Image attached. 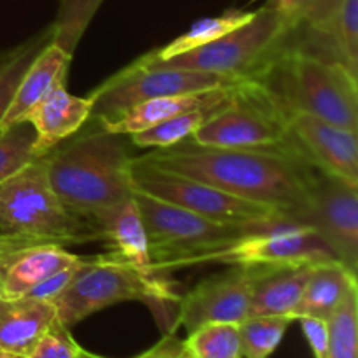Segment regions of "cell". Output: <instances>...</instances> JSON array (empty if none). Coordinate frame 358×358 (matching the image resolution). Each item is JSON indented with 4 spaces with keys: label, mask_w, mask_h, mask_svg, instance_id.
I'll return each instance as SVG.
<instances>
[{
    "label": "cell",
    "mask_w": 358,
    "mask_h": 358,
    "mask_svg": "<svg viewBox=\"0 0 358 358\" xmlns=\"http://www.w3.org/2000/svg\"><path fill=\"white\" fill-rule=\"evenodd\" d=\"M157 170L194 178L241 199L271 206L304 226L310 210L315 168L296 152L222 149L192 140L154 149L136 157Z\"/></svg>",
    "instance_id": "cell-1"
},
{
    "label": "cell",
    "mask_w": 358,
    "mask_h": 358,
    "mask_svg": "<svg viewBox=\"0 0 358 358\" xmlns=\"http://www.w3.org/2000/svg\"><path fill=\"white\" fill-rule=\"evenodd\" d=\"M48 178L62 205L90 222L101 210L131 198L133 156L122 135L87 133L45 156Z\"/></svg>",
    "instance_id": "cell-2"
},
{
    "label": "cell",
    "mask_w": 358,
    "mask_h": 358,
    "mask_svg": "<svg viewBox=\"0 0 358 358\" xmlns=\"http://www.w3.org/2000/svg\"><path fill=\"white\" fill-rule=\"evenodd\" d=\"M357 79L343 63L297 45L292 34L254 77L271 93L285 114L306 112L353 131H358Z\"/></svg>",
    "instance_id": "cell-3"
},
{
    "label": "cell",
    "mask_w": 358,
    "mask_h": 358,
    "mask_svg": "<svg viewBox=\"0 0 358 358\" xmlns=\"http://www.w3.org/2000/svg\"><path fill=\"white\" fill-rule=\"evenodd\" d=\"M168 276L145 275L114 252L86 257L72 282L52 301L56 318L70 329L93 313L126 301L168 310L180 297Z\"/></svg>",
    "instance_id": "cell-4"
},
{
    "label": "cell",
    "mask_w": 358,
    "mask_h": 358,
    "mask_svg": "<svg viewBox=\"0 0 358 358\" xmlns=\"http://www.w3.org/2000/svg\"><path fill=\"white\" fill-rule=\"evenodd\" d=\"M0 233L65 247L101 240L94 224L62 205L49 184L45 156L30 161L0 184Z\"/></svg>",
    "instance_id": "cell-5"
},
{
    "label": "cell",
    "mask_w": 358,
    "mask_h": 358,
    "mask_svg": "<svg viewBox=\"0 0 358 358\" xmlns=\"http://www.w3.org/2000/svg\"><path fill=\"white\" fill-rule=\"evenodd\" d=\"M145 224L152 268L161 275H171L180 259L198 252L224 247L248 234L294 222L233 224L208 219L145 192H133Z\"/></svg>",
    "instance_id": "cell-6"
},
{
    "label": "cell",
    "mask_w": 358,
    "mask_h": 358,
    "mask_svg": "<svg viewBox=\"0 0 358 358\" xmlns=\"http://www.w3.org/2000/svg\"><path fill=\"white\" fill-rule=\"evenodd\" d=\"M290 27L285 17L273 6L266 3L255 10L252 20L224 37L201 45L194 51L157 62L149 55H143L149 62L173 69L198 70L222 76L233 83L254 79L273 59V56L285 45Z\"/></svg>",
    "instance_id": "cell-7"
},
{
    "label": "cell",
    "mask_w": 358,
    "mask_h": 358,
    "mask_svg": "<svg viewBox=\"0 0 358 358\" xmlns=\"http://www.w3.org/2000/svg\"><path fill=\"white\" fill-rule=\"evenodd\" d=\"M192 142L222 149L296 152L287 133L285 112L261 83L240 80L215 115L192 135Z\"/></svg>",
    "instance_id": "cell-8"
},
{
    "label": "cell",
    "mask_w": 358,
    "mask_h": 358,
    "mask_svg": "<svg viewBox=\"0 0 358 358\" xmlns=\"http://www.w3.org/2000/svg\"><path fill=\"white\" fill-rule=\"evenodd\" d=\"M236 84L222 76L198 70L173 69L149 62L145 56L108 77L91 93L93 114L100 124L114 121L117 115L147 100L173 94L199 93Z\"/></svg>",
    "instance_id": "cell-9"
},
{
    "label": "cell",
    "mask_w": 358,
    "mask_h": 358,
    "mask_svg": "<svg viewBox=\"0 0 358 358\" xmlns=\"http://www.w3.org/2000/svg\"><path fill=\"white\" fill-rule=\"evenodd\" d=\"M133 185L136 191L220 222H292L271 206L241 199L194 178L157 170L136 157H133Z\"/></svg>",
    "instance_id": "cell-10"
},
{
    "label": "cell",
    "mask_w": 358,
    "mask_h": 358,
    "mask_svg": "<svg viewBox=\"0 0 358 358\" xmlns=\"http://www.w3.org/2000/svg\"><path fill=\"white\" fill-rule=\"evenodd\" d=\"M329 259H336V255L332 254L324 238L317 233V229L299 224H282L248 234L224 247L187 255L175 264V269L203 264H315Z\"/></svg>",
    "instance_id": "cell-11"
},
{
    "label": "cell",
    "mask_w": 358,
    "mask_h": 358,
    "mask_svg": "<svg viewBox=\"0 0 358 358\" xmlns=\"http://www.w3.org/2000/svg\"><path fill=\"white\" fill-rule=\"evenodd\" d=\"M250 290V266H229L226 271L201 280L178 297L177 317L168 332L184 327L189 334L208 324L240 325L248 318Z\"/></svg>",
    "instance_id": "cell-12"
},
{
    "label": "cell",
    "mask_w": 358,
    "mask_h": 358,
    "mask_svg": "<svg viewBox=\"0 0 358 358\" xmlns=\"http://www.w3.org/2000/svg\"><path fill=\"white\" fill-rule=\"evenodd\" d=\"M304 226L324 238L338 261L358 268V187L315 170L310 210Z\"/></svg>",
    "instance_id": "cell-13"
},
{
    "label": "cell",
    "mask_w": 358,
    "mask_h": 358,
    "mask_svg": "<svg viewBox=\"0 0 358 358\" xmlns=\"http://www.w3.org/2000/svg\"><path fill=\"white\" fill-rule=\"evenodd\" d=\"M292 149L311 168L358 187V136L306 112H287Z\"/></svg>",
    "instance_id": "cell-14"
},
{
    "label": "cell",
    "mask_w": 358,
    "mask_h": 358,
    "mask_svg": "<svg viewBox=\"0 0 358 358\" xmlns=\"http://www.w3.org/2000/svg\"><path fill=\"white\" fill-rule=\"evenodd\" d=\"M80 257L55 241L17 238L0 248V297H24L35 285Z\"/></svg>",
    "instance_id": "cell-15"
},
{
    "label": "cell",
    "mask_w": 358,
    "mask_h": 358,
    "mask_svg": "<svg viewBox=\"0 0 358 358\" xmlns=\"http://www.w3.org/2000/svg\"><path fill=\"white\" fill-rule=\"evenodd\" d=\"M93 114V98L73 96L66 86L52 90L28 115L27 122L34 128V156L44 157L66 138L79 131Z\"/></svg>",
    "instance_id": "cell-16"
},
{
    "label": "cell",
    "mask_w": 358,
    "mask_h": 358,
    "mask_svg": "<svg viewBox=\"0 0 358 358\" xmlns=\"http://www.w3.org/2000/svg\"><path fill=\"white\" fill-rule=\"evenodd\" d=\"M315 264L250 266L252 290L248 317L294 318V311L303 297L308 276Z\"/></svg>",
    "instance_id": "cell-17"
},
{
    "label": "cell",
    "mask_w": 358,
    "mask_h": 358,
    "mask_svg": "<svg viewBox=\"0 0 358 358\" xmlns=\"http://www.w3.org/2000/svg\"><path fill=\"white\" fill-rule=\"evenodd\" d=\"M72 55L59 48L55 42H49L37 56L27 72L17 83L9 107L3 114L0 131L13 128L20 122H27L28 115L35 107L58 86H63L69 72Z\"/></svg>",
    "instance_id": "cell-18"
},
{
    "label": "cell",
    "mask_w": 358,
    "mask_h": 358,
    "mask_svg": "<svg viewBox=\"0 0 358 358\" xmlns=\"http://www.w3.org/2000/svg\"><path fill=\"white\" fill-rule=\"evenodd\" d=\"M90 222L100 231L101 240L110 245V252L122 261L145 275H161L152 268L149 238L135 196L101 210Z\"/></svg>",
    "instance_id": "cell-19"
},
{
    "label": "cell",
    "mask_w": 358,
    "mask_h": 358,
    "mask_svg": "<svg viewBox=\"0 0 358 358\" xmlns=\"http://www.w3.org/2000/svg\"><path fill=\"white\" fill-rule=\"evenodd\" d=\"M233 86L234 84H229V86L199 91V93L173 94V96H161L154 98V100H147L143 103L135 105V107L122 112L114 121L103 122V124H100V128H103L108 133H114V135H135V133L152 128V126L168 121V119L175 117L178 114H184L187 110L206 107V105L224 103L229 98Z\"/></svg>",
    "instance_id": "cell-20"
},
{
    "label": "cell",
    "mask_w": 358,
    "mask_h": 358,
    "mask_svg": "<svg viewBox=\"0 0 358 358\" xmlns=\"http://www.w3.org/2000/svg\"><path fill=\"white\" fill-rule=\"evenodd\" d=\"M56 318L52 303L31 297H0V350L27 357Z\"/></svg>",
    "instance_id": "cell-21"
},
{
    "label": "cell",
    "mask_w": 358,
    "mask_h": 358,
    "mask_svg": "<svg viewBox=\"0 0 358 358\" xmlns=\"http://www.w3.org/2000/svg\"><path fill=\"white\" fill-rule=\"evenodd\" d=\"M358 289L357 273L346 268L338 259L317 262L311 268L303 297L294 311V320L299 317H318L329 320L339 304L352 290Z\"/></svg>",
    "instance_id": "cell-22"
},
{
    "label": "cell",
    "mask_w": 358,
    "mask_h": 358,
    "mask_svg": "<svg viewBox=\"0 0 358 358\" xmlns=\"http://www.w3.org/2000/svg\"><path fill=\"white\" fill-rule=\"evenodd\" d=\"M254 13L255 10L227 9L220 16L201 17L196 23H192L187 31L173 38L170 44L157 49V51L147 52V55L152 59H157V62H166V59L175 58V56L184 55V52L194 51V49L210 44V42L217 41V38L233 31L234 28L245 24L248 20H252Z\"/></svg>",
    "instance_id": "cell-23"
},
{
    "label": "cell",
    "mask_w": 358,
    "mask_h": 358,
    "mask_svg": "<svg viewBox=\"0 0 358 358\" xmlns=\"http://www.w3.org/2000/svg\"><path fill=\"white\" fill-rule=\"evenodd\" d=\"M224 103L206 105V107L187 110L184 114H178L175 117L168 119V121L159 122V124L152 126V128L143 129V131L135 133V135H129V138H131L133 145L140 147V149H164V147L177 145V143L185 142V140H191L192 135L212 115H215L222 108Z\"/></svg>",
    "instance_id": "cell-24"
},
{
    "label": "cell",
    "mask_w": 358,
    "mask_h": 358,
    "mask_svg": "<svg viewBox=\"0 0 358 358\" xmlns=\"http://www.w3.org/2000/svg\"><path fill=\"white\" fill-rule=\"evenodd\" d=\"M51 41L52 28L49 24L44 30L35 34L34 37L0 51V126H2L3 114H6L10 100H13L17 83L21 80L23 73L27 72L30 63L35 59V56Z\"/></svg>",
    "instance_id": "cell-25"
},
{
    "label": "cell",
    "mask_w": 358,
    "mask_h": 358,
    "mask_svg": "<svg viewBox=\"0 0 358 358\" xmlns=\"http://www.w3.org/2000/svg\"><path fill=\"white\" fill-rule=\"evenodd\" d=\"M101 3L103 0H59L58 13L51 23L52 42L73 56Z\"/></svg>",
    "instance_id": "cell-26"
},
{
    "label": "cell",
    "mask_w": 358,
    "mask_h": 358,
    "mask_svg": "<svg viewBox=\"0 0 358 358\" xmlns=\"http://www.w3.org/2000/svg\"><path fill=\"white\" fill-rule=\"evenodd\" d=\"M290 317H248L238 325L243 358H269L282 343Z\"/></svg>",
    "instance_id": "cell-27"
},
{
    "label": "cell",
    "mask_w": 358,
    "mask_h": 358,
    "mask_svg": "<svg viewBox=\"0 0 358 358\" xmlns=\"http://www.w3.org/2000/svg\"><path fill=\"white\" fill-rule=\"evenodd\" d=\"M191 358H243L236 324H208L184 339Z\"/></svg>",
    "instance_id": "cell-28"
},
{
    "label": "cell",
    "mask_w": 358,
    "mask_h": 358,
    "mask_svg": "<svg viewBox=\"0 0 358 358\" xmlns=\"http://www.w3.org/2000/svg\"><path fill=\"white\" fill-rule=\"evenodd\" d=\"M327 41L336 62L358 77V0H343Z\"/></svg>",
    "instance_id": "cell-29"
},
{
    "label": "cell",
    "mask_w": 358,
    "mask_h": 358,
    "mask_svg": "<svg viewBox=\"0 0 358 358\" xmlns=\"http://www.w3.org/2000/svg\"><path fill=\"white\" fill-rule=\"evenodd\" d=\"M327 358H358V289L329 317Z\"/></svg>",
    "instance_id": "cell-30"
},
{
    "label": "cell",
    "mask_w": 358,
    "mask_h": 358,
    "mask_svg": "<svg viewBox=\"0 0 358 358\" xmlns=\"http://www.w3.org/2000/svg\"><path fill=\"white\" fill-rule=\"evenodd\" d=\"M343 0H269L290 28L304 27L318 34H329Z\"/></svg>",
    "instance_id": "cell-31"
},
{
    "label": "cell",
    "mask_w": 358,
    "mask_h": 358,
    "mask_svg": "<svg viewBox=\"0 0 358 358\" xmlns=\"http://www.w3.org/2000/svg\"><path fill=\"white\" fill-rule=\"evenodd\" d=\"M35 133L28 122L0 131V184L20 168L37 159L34 156Z\"/></svg>",
    "instance_id": "cell-32"
},
{
    "label": "cell",
    "mask_w": 358,
    "mask_h": 358,
    "mask_svg": "<svg viewBox=\"0 0 358 358\" xmlns=\"http://www.w3.org/2000/svg\"><path fill=\"white\" fill-rule=\"evenodd\" d=\"M83 346L72 338L70 329L55 318L27 358H77Z\"/></svg>",
    "instance_id": "cell-33"
},
{
    "label": "cell",
    "mask_w": 358,
    "mask_h": 358,
    "mask_svg": "<svg viewBox=\"0 0 358 358\" xmlns=\"http://www.w3.org/2000/svg\"><path fill=\"white\" fill-rule=\"evenodd\" d=\"M84 262H86V257H80L79 261L73 262V264L59 269L58 273H55V275H51L49 278H45L44 282H41L38 285H35L34 289L27 294V297L52 303V301H55L56 297H58L59 294L66 289V285L72 282L73 276L77 275V271H79L80 266H83Z\"/></svg>",
    "instance_id": "cell-34"
},
{
    "label": "cell",
    "mask_w": 358,
    "mask_h": 358,
    "mask_svg": "<svg viewBox=\"0 0 358 358\" xmlns=\"http://www.w3.org/2000/svg\"><path fill=\"white\" fill-rule=\"evenodd\" d=\"M297 322L301 324L306 341L310 345L315 358H327L329 348V322L318 317H299Z\"/></svg>",
    "instance_id": "cell-35"
},
{
    "label": "cell",
    "mask_w": 358,
    "mask_h": 358,
    "mask_svg": "<svg viewBox=\"0 0 358 358\" xmlns=\"http://www.w3.org/2000/svg\"><path fill=\"white\" fill-rule=\"evenodd\" d=\"M135 358H191L184 339H178L175 332H168L159 343L149 348L147 352L140 353Z\"/></svg>",
    "instance_id": "cell-36"
},
{
    "label": "cell",
    "mask_w": 358,
    "mask_h": 358,
    "mask_svg": "<svg viewBox=\"0 0 358 358\" xmlns=\"http://www.w3.org/2000/svg\"><path fill=\"white\" fill-rule=\"evenodd\" d=\"M17 238H23V236H16V234H3L0 233V248H3L6 245L13 243V241H16Z\"/></svg>",
    "instance_id": "cell-37"
},
{
    "label": "cell",
    "mask_w": 358,
    "mask_h": 358,
    "mask_svg": "<svg viewBox=\"0 0 358 358\" xmlns=\"http://www.w3.org/2000/svg\"><path fill=\"white\" fill-rule=\"evenodd\" d=\"M77 358H105V357L94 355V353H90V352H86V350L83 348V352H80L79 355H77Z\"/></svg>",
    "instance_id": "cell-38"
},
{
    "label": "cell",
    "mask_w": 358,
    "mask_h": 358,
    "mask_svg": "<svg viewBox=\"0 0 358 358\" xmlns=\"http://www.w3.org/2000/svg\"><path fill=\"white\" fill-rule=\"evenodd\" d=\"M0 358H13L9 352H6V350H0Z\"/></svg>",
    "instance_id": "cell-39"
},
{
    "label": "cell",
    "mask_w": 358,
    "mask_h": 358,
    "mask_svg": "<svg viewBox=\"0 0 358 358\" xmlns=\"http://www.w3.org/2000/svg\"><path fill=\"white\" fill-rule=\"evenodd\" d=\"M13 358H27V357H23V355H13Z\"/></svg>",
    "instance_id": "cell-40"
}]
</instances>
